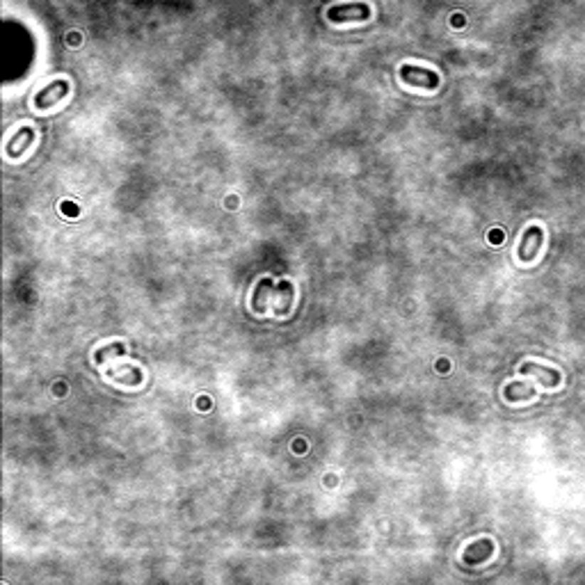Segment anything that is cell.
I'll return each instance as SVG.
<instances>
[{
	"label": "cell",
	"mask_w": 585,
	"mask_h": 585,
	"mask_svg": "<svg viewBox=\"0 0 585 585\" xmlns=\"http://www.w3.org/2000/svg\"><path fill=\"white\" fill-rule=\"evenodd\" d=\"M519 373H522V375H535L537 380L544 384L547 389L560 386V380H562L560 371H556V368H549V366H542V364H535V362L522 364V366H519Z\"/></svg>",
	"instance_id": "277c9868"
},
{
	"label": "cell",
	"mask_w": 585,
	"mask_h": 585,
	"mask_svg": "<svg viewBox=\"0 0 585 585\" xmlns=\"http://www.w3.org/2000/svg\"><path fill=\"white\" fill-rule=\"evenodd\" d=\"M371 16V7L366 3H352V5H334L327 9V19L332 23H345V21H366Z\"/></svg>",
	"instance_id": "7a4b0ae2"
},
{
	"label": "cell",
	"mask_w": 585,
	"mask_h": 585,
	"mask_svg": "<svg viewBox=\"0 0 585 585\" xmlns=\"http://www.w3.org/2000/svg\"><path fill=\"white\" fill-rule=\"evenodd\" d=\"M400 80H405L407 85H414V88H423L428 92L439 88V75L435 71L414 67V64H403V67H400Z\"/></svg>",
	"instance_id": "6da1fadb"
},
{
	"label": "cell",
	"mask_w": 585,
	"mask_h": 585,
	"mask_svg": "<svg viewBox=\"0 0 585 585\" xmlns=\"http://www.w3.org/2000/svg\"><path fill=\"white\" fill-rule=\"evenodd\" d=\"M53 92H58V96H67V92H69V83H67V80H56V83H51L48 88L41 90V92L35 96V105L39 107V110H48V107L56 105V101H60V99H53Z\"/></svg>",
	"instance_id": "5b68a950"
},
{
	"label": "cell",
	"mask_w": 585,
	"mask_h": 585,
	"mask_svg": "<svg viewBox=\"0 0 585 585\" xmlns=\"http://www.w3.org/2000/svg\"><path fill=\"white\" fill-rule=\"evenodd\" d=\"M23 144V151L35 142V131H32V128H19V133L9 139V144H7V156H12L14 151H16V144Z\"/></svg>",
	"instance_id": "52a82bcc"
},
{
	"label": "cell",
	"mask_w": 585,
	"mask_h": 585,
	"mask_svg": "<svg viewBox=\"0 0 585 585\" xmlns=\"http://www.w3.org/2000/svg\"><path fill=\"white\" fill-rule=\"evenodd\" d=\"M505 398L512 400V403H519V400H530V398H535V389L530 386L528 382H510L505 386Z\"/></svg>",
	"instance_id": "8992f818"
},
{
	"label": "cell",
	"mask_w": 585,
	"mask_h": 585,
	"mask_svg": "<svg viewBox=\"0 0 585 585\" xmlns=\"http://www.w3.org/2000/svg\"><path fill=\"white\" fill-rule=\"evenodd\" d=\"M542 243H544V231H542L539 226H528V229L524 231L522 243H519L517 256L522 258L524 263L533 261V258L537 256V252H539Z\"/></svg>",
	"instance_id": "3957f363"
}]
</instances>
